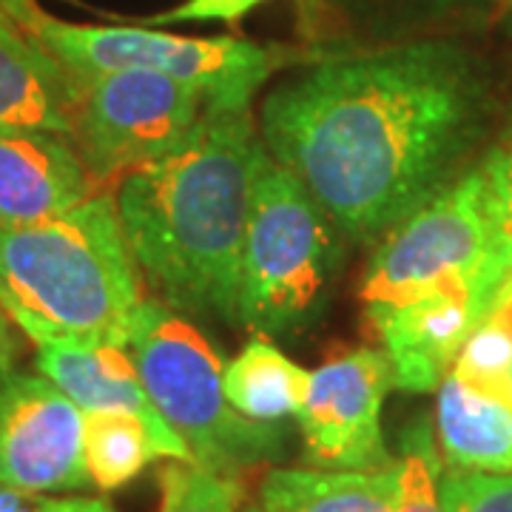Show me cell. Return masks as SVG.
<instances>
[{
	"mask_svg": "<svg viewBox=\"0 0 512 512\" xmlns=\"http://www.w3.org/2000/svg\"><path fill=\"white\" fill-rule=\"evenodd\" d=\"M143 299L146 282L109 191L49 220L0 225V311L35 345L126 348Z\"/></svg>",
	"mask_w": 512,
	"mask_h": 512,
	"instance_id": "obj_3",
	"label": "cell"
},
{
	"mask_svg": "<svg viewBox=\"0 0 512 512\" xmlns=\"http://www.w3.org/2000/svg\"><path fill=\"white\" fill-rule=\"evenodd\" d=\"M504 399L512 404V367L510 373H507V382H504Z\"/></svg>",
	"mask_w": 512,
	"mask_h": 512,
	"instance_id": "obj_30",
	"label": "cell"
},
{
	"mask_svg": "<svg viewBox=\"0 0 512 512\" xmlns=\"http://www.w3.org/2000/svg\"><path fill=\"white\" fill-rule=\"evenodd\" d=\"M493 114L481 57L424 37L316 55L265 97L259 137L342 237L379 245L473 168Z\"/></svg>",
	"mask_w": 512,
	"mask_h": 512,
	"instance_id": "obj_1",
	"label": "cell"
},
{
	"mask_svg": "<svg viewBox=\"0 0 512 512\" xmlns=\"http://www.w3.org/2000/svg\"><path fill=\"white\" fill-rule=\"evenodd\" d=\"M126 350L148 399L188 444L194 464L242 481L285 458V427L239 416L225 396L220 353L183 313L146 296L131 319Z\"/></svg>",
	"mask_w": 512,
	"mask_h": 512,
	"instance_id": "obj_4",
	"label": "cell"
},
{
	"mask_svg": "<svg viewBox=\"0 0 512 512\" xmlns=\"http://www.w3.org/2000/svg\"><path fill=\"white\" fill-rule=\"evenodd\" d=\"M15 350H18V342H15L12 328H9V316L0 311V367L12 365Z\"/></svg>",
	"mask_w": 512,
	"mask_h": 512,
	"instance_id": "obj_28",
	"label": "cell"
},
{
	"mask_svg": "<svg viewBox=\"0 0 512 512\" xmlns=\"http://www.w3.org/2000/svg\"><path fill=\"white\" fill-rule=\"evenodd\" d=\"M37 373L46 376L60 393H66L83 413L117 410L131 413L148 424L163 458L194 461L171 424L148 399L143 379L131 353L109 342H46L37 345Z\"/></svg>",
	"mask_w": 512,
	"mask_h": 512,
	"instance_id": "obj_13",
	"label": "cell"
},
{
	"mask_svg": "<svg viewBox=\"0 0 512 512\" xmlns=\"http://www.w3.org/2000/svg\"><path fill=\"white\" fill-rule=\"evenodd\" d=\"M484 174L487 214H490V242L478 268L473 288V313L476 325L490 313L495 293L512 274V117L498 134L490 151L478 160Z\"/></svg>",
	"mask_w": 512,
	"mask_h": 512,
	"instance_id": "obj_20",
	"label": "cell"
},
{
	"mask_svg": "<svg viewBox=\"0 0 512 512\" xmlns=\"http://www.w3.org/2000/svg\"><path fill=\"white\" fill-rule=\"evenodd\" d=\"M40 12L43 9L37 6L35 0H0V18L12 20L23 32H29V26L35 23Z\"/></svg>",
	"mask_w": 512,
	"mask_h": 512,
	"instance_id": "obj_27",
	"label": "cell"
},
{
	"mask_svg": "<svg viewBox=\"0 0 512 512\" xmlns=\"http://www.w3.org/2000/svg\"><path fill=\"white\" fill-rule=\"evenodd\" d=\"M265 0H185L180 6L151 15L143 20V26H174V23H208V20H222V23H237L248 12H254Z\"/></svg>",
	"mask_w": 512,
	"mask_h": 512,
	"instance_id": "obj_25",
	"label": "cell"
},
{
	"mask_svg": "<svg viewBox=\"0 0 512 512\" xmlns=\"http://www.w3.org/2000/svg\"><path fill=\"white\" fill-rule=\"evenodd\" d=\"M507 291H512V274L507 276V279H504V285L498 288V293H507ZM498 293H495V296H498Z\"/></svg>",
	"mask_w": 512,
	"mask_h": 512,
	"instance_id": "obj_31",
	"label": "cell"
},
{
	"mask_svg": "<svg viewBox=\"0 0 512 512\" xmlns=\"http://www.w3.org/2000/svg\"><path fill=\"white\" fill-rule=\"evenodd\" d=\"M501 12H504V23H507V32H510L512 37V0L504 3V9H501Z\"/></svg>",
	"mask_w": 512,
	"mask_h": 512,
	"instance_id": "obj_29",
	"label": "cell"
},
{
	"mask_svg": "<svg viewBox=\"0 0 512 512\" xmlns=\"http://www.w3.org/2000/svg\"><path fill=\"white\" fill-rule=\"evenodd\" d=\"M512 367V336L510 330L493 316L481 319L476 330L467 336L464 348L458 350L453 362V376L476 384L481 390H490L495 396H504V382Z\"/></svg>",
	"mask_w": 512,
	"mask_h": 512,
	"instance_id": "obj_23",
	"label": "cell"
},
{
	"mask_svg": "<svg viewBox=\"0 0 512 512\" xmlns=\"http://www.w3.org/2000/svg\"><path fill=\"white\" fill-rule=\"evenodd\" d=\"M487 242L490 214L476 163L376 245L362 299L365 305H402L450 285L473 291Z\"/></svg>",
	"mask_w": 512,
	"mask_h": 512,
	"instance_id": "obj_8",
	"label": "cell"
},
{
	"mask_svg": "<svg viewBox=\"0 0 512 512\" xmlns=\"http://www.w3.org/2000/svg\"><path fill=\"white\" fill-rule=\"evenodd\" d=\"M393 390L384 350L359 348L311 373L299 407L305 458L319 470H384L396 456L382 436V404Z\"/></svg>",
	"mask_w": 512,
	"mask_h": 512,
	"instance_id": "obj_9",
	"label": "cell"
},
{
	"mask_svg": "<svg viewBox=\"0 0 512 512\" xmlns=\"http://www.w3.org/2000/svg\"><path fill=\"white\" fill-rule=\"evenodd\" d=\"M507 0H302V32L322 52L373 49L441 37L444 29L476 26Z\"/></svg>",
	"mask_w": 512,
	"mask_h": 512,
	"instance_id": "obj_12",
	"label": "cell"
},
{
	"mask_svg": "<svg viewBox=\"0 0 512 512\" xmlns=\"http://www.w3.org/2000/svg\"><path fill=\"white\" fill-rule=\"evenodd\" d=\"M245 512H399V464L384 470L274 467Z\"/></svg>",
	"mask_w": 512,
	"mask_h": 512,
	"instance_id": "obj_16",
	"label": "cell"
},
{
	"mask_svg": "<svg viewBox=\"0 0 512 512\" xmlns=\"http://www.w3.org/2000/svg\"><path fill=\"white\" fill-rule=\"evenodd\" d=\"M342 256L336 222L268 157L242 242L237 325L265 339H291L311 328L328 305Z\"/></svg>",
	"mask_w": 512,
	"mask_h": 512,
	"instance_id": "obj_5",
	"label": "cell"
},
{
	"mask_svg": "<svg viewBox=\"0 0 512 512\" xmlns=\"http://www.w3.org/2000/svg\"><path fill=\"white\" fill-rule=\"evenodd\" d=\"M77 80L35 37L0 18V128L52 131L72 140Z\"/></svg>",
	"mask_w": 512,
	"mask_h": 512,
	"instance_id": "obj_15",
	"label": "cell"
},
{
	"mask_svg": "<svg viewBox=\"0 0 512 512\" xmlns=\"http://www.w3.org/2000/svg\"><path fill=\"white\" fill-rule=\"evenodd\" d=\"M100 191L69 137L0 128V225L49 220Z\"/></svg>",
	"mask_w": 512,
	"mask_h": 512,
	"instance_id": "obj_14",
	"label": "cell"
},
{
	"mask_svg": "<svg viewBox=\"0 0 512 512\" xmlns=\"http://www.w3.org/2000/svg\"><path fill=\"white\" fill-rule=\"evenodd\" d=\"M367 319L382 339L393 387L430 393L439 390L476 330L473 291L450 285L402 305H367Z\"/></svg>",
	"mask_w": 512,
	"mask_h": 512,
	"instance_id": "obj_11",
	"label": "cell"
},
{
	"mask_svg": "<svg viewBox=\"0 0 512 512\" xmlns=\"http://www.w3.org/2000/svg\"><path fill=\"white\" fill-rule=\"evenodd\" d=\"M444 512H512V473L441 470Z\"/></svg>",
	"mask_w": 512,
	"mask_h": 512,
	"instance_id": "obj_24",
	"label": "cell"
},
{
	"mask_svg": "<svg viewBox=\"0 0 512 512\" xmlns=\"http://www.w3.org/2000/svg\"><path fill=\"white\" fill-rule=\"evenodd\" d=\"M0 512H114V507L103 498L23 493L0 484Z\"/></svg>",
	"mask_w": 512,
	"mask_h": 512,
	"instance_id": "obj_26",
	"label": "cell"
},
{
	"mask_svg": "<svg viewBox=\"0 0 512 512\" xmlns=\"http://www.w3.org/2000/svg\"><path fill=\"white\" fill-rule=\"evenodd\" d=\"M245 487L194 461H171L160 470V512H245Z\"/></svg>",
	"mask_w": 512,
	"mask_h": 512,
	"instance_id": "obj_22",
	"label": "cell"
},
{
	"mask_svg": "<svg viewBox=\"0 0 512 512\" xmlns=\"http://www.w3.org/2000/svg\"><path fill=\"white\" fill-rule=\"evenodd\" d=\"M399 512H444L439 476L444 461L436 441V427L419 416L399 436Z\"/></svg>",
	"mask_w": 512,
	"mask_h": 512,
	"instance_id": "obj_21",
	"label": "cell"
},
{
	"mask_svg": "<svg viewBox=\"0 0 512 512\" xmlns=\"http://www.w3.org/2000/svg\"><path fill=\"white\" fill-rule=\"evenodd\" d=\"M205 94L148 69L77 80L72 143L100 188L163 160L194 131Z\"/></svg>",
	"mask_w": 512,
	"mask_h": 512,
	"instance_id": "obj_7",
	"label": "cell"
},
{
	"mask_svg": "<svg viewBox=\"0 0 512 512\" xmlns=\"http://www.w3.org/2000/svg\"><path fill=\"white\" fill-rule=\"evenodd\" d=\"M29 35L72 74L148 69L197 86L205 109H251L262 83L288 60L274 46H259L245 37L168 35L154 26H89L66 23L40 12Z\"/></svg>",
	"mask_w": 512,
	"mask_h": 512,
	"instance_id": "obj_6",
	"label": "cell"
},
{
	"mask_svg": "<svg viewBox=\"0 0 512 512\" xmlns=\"http://www.w3.org/2000/svg\"><path fill=\"white\" fill-rule=\"evenodd\" d=\"M154 458H163L148 424L131 413H83V464L97 490L126 487Z\"/></svg>",
	"mask_w": 512,
	"mask_h": 512,
	"instance_id": "obj_19",
	"label": "cell"
},
{
	"mask_svg": "<svg viewBox=\"0 0 512 512\" xmlns=\"http://www.w3.org/2000/svg\"><path fill=\"white\" fill-rule=\"evenodd\" d=\"M436 441L447 470L512 473V404L447 373L436 402Z\"/></svg>",
	"mask_w": 512,
	"mask_h": 512,
	"instance_id": "obj_17",
	"label": "cell"
},
{
	"mask_svg": "<svg viewBox=\"0 0 512 512\" xmlns=\"http://www.w3.org/2000/svg\"><path fill=\"white\" fill-rule=\"evenodd\" d=\"M0 484L23 493H72L89 481L83 410L40 373L0 367Z\"/></svg>",
	"mask_w": 512,
	"mask_h": 512,
	"instance_id": "obj_10",
	"label": "cell"
},
{
	"mask_svg": "<svg viewBox=\"0 0 512 512\" xmlns=\"http://www.w3.org/2000/svg\"><path fill=\"white\" fill-rule=\"evenodd\" d=\"M225 396L245 419L282 424L299 413L308 396L311 370L299 367L271 339L254 336L222 373Z\"/></svg>",
	"mask_w": 512,
	"mask_h": 512,
	"instance_id": "obj_18",
	"label": "cell"
},
{
	"mask_svg": "<svg viewBox=\"0 0 512 512\" xmlns=\"http://www.w3.org/2000/svg\"><path fill=\"white\" fill-rule=\"evenodd\" d=\"M268 157L251 109H205L171 154L117 183L128 248L163 305L237 325L242 242Z\"/></svg>",
	"mask_w": 512,
	"mask_h": 512,
	"instance_id": "obj_2",
	"label": "cell"
}]
</instances>
